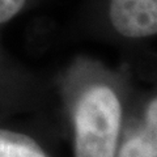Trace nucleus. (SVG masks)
I'll list each match as a JSON object with an SVG mask.
<instances>
[{
	"mask_svg": "<svg viewBox=\"0 0 157 157\" xmlns=\"http://www.w3.org/2000/svg\"><path fill=\"white\" fill-rule=\"evenodd\" d=\"M122 123V105L106 85L81 94L75 110V157H115Z\"/></svg>",
	"mask_w": 157,
	"mask_h": 157,
	"instance_id": "f257e3e1",
	"label": "nucleus"
},
{
	"mask_svg": "<svg viewBox=\"0 0 157 157\" xmlns=\"http://www.w3.org/2000/svg\"><path fill=\"white\" fill-rule=\"evenodd\" d=\"M109 16L123 37L145 38L157 33V0H110Z\"/></svg>",
	"mask_w": 157,
	"mask_h": 157,
	"instance_id": "f03ea898",
	"label": "nucleus"
},
{
	"mask_svg": "<svg viewBox=\"0 0 157 157\" xmlns=\"http://www.w3.org/2000/svg\"><path fill=\"white\" fill-rule=\"evenodd\" d=\"M0 157H48V155L30 136L0 130Z\"/></svg>",
	"mask_w": 157,
	"mask_h": 157,
	"instance_id": "20e7f679",
	"label": "nucleus"
},
{
	"mask_svg": "<svg viewBox=\"0 0 157 157\" xmlns=\"http://www.w3.org/2000/svg\"><path fill=\"white\" fill-rule=\"evenodd\" d=\"M115 157H157V101L153 98L145 111L143 130L122 144Z\"/></svg>",
	"mask_w": 157,
	"mask_h": 157,
	"instance_id": "7ed1b4c3",
	"label": "nucleus"
},
{
	"mask_svg": "<svg viewBox=\"0 0 157 157\" xmlns=\"http://www.w3.org/2000/svg\"><path fill=\"white\" fill-rule=\"evenodd\" d=\"M26 0H0V24L13 18L21 11Z\"/></svg>",
	"mask_w": 157,
	"mask_h": 157,
	"instance_id": "39448f33",
	"label": "nucleus"
}]
</instances>
